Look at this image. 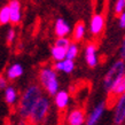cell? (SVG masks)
Masks as SVG:
<instances>
[{
    "label": "cell",
    "instance_id": "obj_1",
    "mask_svg": "<svg viewBox=\"0 0 125 125\" xmlns=\"http://www.w3.org/2000/svg\"><path fill=\"white\" fill-rule=\"evenodd\" d=\"M42 95V88L38 85H30L22 94L19 102V115L23 119H29L36 103Z\"/></svg>",
    "mask_w": 125,
    "mask_h": 125
},
{
    "label": "cell",
    "instance_id": "obj_2",
    "mask_svg": "<svg viewBox=\"0 0 125 125\" xmlns=\"http://www.w3.org/2000/svg\"><path fill=\"white\" fill-rule=\"evenodd\" d=\"M39 82L42 88L49 95H55L60 91V83L57 78V71L52 67H44L39 71Z\"/></svg>",
    "mask_w": 125,
    "mask_h": 125
},
{
    "label": "cell",
    "instance_id": "obj_3",
    "mask_svg": "<svg viewBox=\"0 0 125 125\" xmlns=\"http://www.w3.org/2000/svg\"><path fill=\"white\" fill-rule=\"evenodd\" d=\"M125 76V61L124 60H117L114 62L109 70L107 71V73L103 77L102 80V86L103 90L107 93H110L113 87L115 86V84L117 83V80H119L122 77Z\"/></svg>",
    "mask_w": 125,
    "mask_h": 125
},
{
    "label": "cell",
    "instance_id": "obj_4",
    "mask_svg": "<svg viewBox=\"0 0 125 125\" xmlns=\"http://www.w3.org/2000/svg\"><path fill=\"white\" fill-rule=\"evenodd\" d=\"M49 109H51L49 99L47 96H45V95H42L40 99L38 100V102L36 103V106H34L29 119L32 123H42L47 117Z\"/></svg>",
    "mask_w": 125,
    "mask_h": 125
},
{
    "label": "cell",
    "instance_id": "obj_5",
    "mask_svg": "<svg viewBox=\"0 0 125 125\" xmlns=\"http://www.w3.org/2000/svg\"><path fill=\"white\" fill-rule=\"evenodd\" d=\"M114 124L121 125L125 122V93L117 96L115 101V109H114Z\"/></svg>",
    "mask_w": 125,
    "mask_h": 125
},
{
    "label": "cell",
    "instance_id": "obj_6",
    "mask_svg": "<svg viewBox=\"0 0 125 125\" xmlns=\"http://www.w3.org/2000/svg\"><path fill=\"white\" fill-rule=\"evenodd\" d=\"M84 56H85V62L90 68H95L99 63V55H98V47L95 44L90 42L87 44L85 47V52H84Z\"/></svg>",
    "mask_w": 125,
    "mask_h": 125
},
{
    "label": "cell",
    "instance_id": "obj_7",
    "mask_svg": "<svg viewBox=\"0 0 125 125\" xmlns=\"http://www.w3.org/2000/svg\"><path fill=\"white\" fill-rule=\"evenodd\" d=\"M106 25V20L102 14H95L92 16L91 22H90V32L92 36L99 37L104 30Z\"/></svg>",
    "mask_w": 125,
    "mask_h": 125
},
{
    "label": "cell",
    "instance_id": "obj_8",
    "mask_svg": "<svg viewBox=\"0 0 125 125\" xmlns=\"http://www.w3.org/2000/svg\"><path fill=\"white\" fill-rule=\"evenodd\" d=\"M106 111V102H100L91 110V113L88 114L86 118V124L87 125H95L100 123V121L102 119L103 115Z\"/></svg>",
    "mask_w": 125,
    "mask_h": 125
},
{
    "label": "cell",
    "instance_id": "obj_9",
    "mask_svg": "<svg viewBox=\"0 0 125 125\" xmlns=\"http://www.w3.org/2000/svg\"><path fill=\"white\" fill-rule=\"evenodd\" d=\"M86 114L83 109H73L69 113L67 117V123L69 125H83L86 123Z\"/></svg>",
    "mask_w": 125,
    "mask_h": 125
},
{
    "label": "cell",
    "instance_id": "obj_10",
    "mask_svg": "<svg viewBox=\"0 0 125 125\" xmlns=\"http://www.w3.org/2000/svg\"><path fill=\"white\" fill-rule=\"evenodd\" d=\"M8 6H9V10H10V23L19 24L21 22V19H22L21 2L19 0H10Z\"/></svg>",
    "mask_w": 125,
    "mask_h": 125
},
{
    "label": "cell",
    "instance_id": "obj_11",
    "mask_svg": "<svg viewBox=\"0 0 125 125\" xmlns=\"http://www.w3.org/2000/svg\"><path fill=\"white\" fill-rule=\"evenodd\" d=\"M71 32V28L64 19H57L54 24V33L56 37H68Z\"/></svg>",
    "mask_w": 125,
    "mask_h": 125
},
{
    "label": "cell",
    "instance_id": "obj_12",
    "mask_svg": "<svg viewBox=\"0 0 125 125\" xmlns=\"http://www.w3.org/2000/svg\"><path fill=\"white\" fill-rule=\"evenodd\" d=\"M53 68L56 70L57 72H64V73H71L75 70V62L71 59L65 57L64 60L61 61H55Z\"/></svg>",
    "mask_w": 125,
    "mask_h": 125
},
{
    "label": "cell",
    "instance_id": "obj_13",
    "mask_svg": "<svg viewBox=\"0 0 125 125\" xmlns=\"http://www.w3.org/2000/svg\"><path fill=\"white\" fill-rule=\"evenodd\" d=\"M69 102H70V95L67 91H59L54 95V103L59 110L67 109Z\"/></svg>",
    "mask_w": 125,
    "mask_h": 125
},
{
    "label": "cell",
    "instance_id": "obj_14",
    "mask_svg": "<svg viewBox=\"0 0 125 125\" xmlns=\"http://www.w3.org/2000/svg\"><path fill=\"white\" fill-rule=\"evenodd\" d=\"M24 73V68L21 63H13L6 71V77L9 80H15Z\"/></svg>",
    "mask_w": 125,
    "mask_h": 125
},
{
    "label": "cell",
    "instance_id": "obj_15",
    "mask_svg": "<svg viewBox=\"0 0 125 125\" xmlns=\"http://www.w3.org/2000/svg\"><path fill=\"white\" fill-rule=\"evenodd\" d=\"M17 100H19V93H17L15 87H6L5 88V101H6V103H8L9 106H13L17 102Z\"/></svg>",
    "mask_w": 125,
    "mask_h": 125
},
{
    "label": "cell",
    "instance_id": "obj_16",
    "mask_svg": "<svg viewBox=\"0 0 125 125\" xmlns=\"http://www.w3.org/2000/svg\"><path fill=\"white\" fill-rule=\"evenodd\" d=\"M85 33H86V27L83 22H78L75 25L73 30H72V38L75 42H80L83 40L84 37H85Z\"/></svg>",
    "mask_w": 125,
    "mask_h": 125
},
{
    "label": "cell",
    "instance_id": "obj_17",
    "mask_svg": "<svg viewBox=\"0 0 125 125\" xmlns=\"http://www.w3.org/2000/svg\"><path fill=\"white\" fill-rule=\"evenodd\" d=\"M51 55H52V59L54 61L64 60L65 57H67V48L54 45L52 47V49H51Z\"/></svg>",
    "mask_w": 125,
    "mask_h": 125
},
{
    "label": "cell",
    "instance_id": "obj_18",
    "mask_svg": "<svg viewBox=\"0 0 125 125\" xmlns=\"http://www.w3.org/2000/svg\"><path fill=\"white\" fill-rule=\"evenodd\" d=\"M124 93H125V76L122 77L119 80H117V83L115 84V86L113 87V90H111L109 94H111L115 98H117V96L124 94Z\"/></svg>",
    "mask_w": 125,
    "mask_h": 125
},
{
    "label": "cell",
    "instance_id": "obj_19",
    "mask_svg": "<svg viewBox=\"0 0 125 125\" xmlns=\"http://www.w3.org/2000/svg\"><path fill=\"white\" fill-rule=\"evenodd\" d=\"M10 22V10H9V6H4L0 9V24H7Z\"/></svg>",
    "mask_w": 125,
    "mask_h": 125
},
{
    "label": "cell",
    "instance_id": "obj_20",
    "mask_svg": "<svg viewBox=\"0 0 125 125\" xmlns=\"http://www.w3.org/2000/svg\"><path fill=\"white\" fill-rule=\"evenodd\" d=\"M79 53V46L77 45L76 42H70V45L68 46L67 48V57L68 59H71V60H75Z\"/></svg>",
    "mask_w": 125,
    "mask_h": 125
},
{
    "label": "cell",
    "instance_id": "obj_21",
    "mask_svg": "<svg viewBox=\"0 0 125 125\" xmlns=\"http://www.w3.org/2000/svg\"><path fill=\"white\" fill-rule=\"evenodd\" d=\"M114 11L116 15H119L125 11V0H116L114 5Z\"/></svg>",
    "mask_w": 125,
    "mask_h": 125
},
{
    "label": "cell",
    "instance_id": "obj_22",
    "mask_svg": "<svg viewBox=\"0 0 125 125\" xmlns=\"http://www.w3.org/2000/svg\"><path fill=\"white\" fill-rule=\"evenodd\" d=\"M70 40L68 39V37H57V39L55 40V45L60 46V47H64L68 48V46L70 45Z\"/></svg>",
    "mask_w": 125,
    "mask_h": 125
},
{
    "label": "cell",
    "instance_id": "obj_23",
    "mask_svg": "<svg viewBox=\"0 0 125 125\" xmlns=\"http://www.w3.org/2000/svg\"><path fill=\"white\" fill-rule=\"evenodd\" d=\"M15 37H16V32L14 29H9L7 31V34H6V39H7V42L8 44H11V42L15 40Z\"/></svg>",
    "mask_w": 125,
    "mask_h": 125
},
{
    "label": "cell",
    "instance_id": "obj_24",
    "mask_svg": "<svg viewBox=\"0 0 125 125\" xmlns=\"http://www.w3.org/2000/svg\"><path fill=\"white\" fill-rule=\"evenodd\" d=\"M118 27L121 29H125V11L118 15Z\"/></svg>",
    "mask_w": 125,
    "mask_h": 125
},
{
    "label": "cell",
    "instance_id": "obj_25",
    "mask_svg": "<svg viewBox=\"0 0 125 125\" xmlns=\"http://www.w3.org/2000/svg\"><path fill=\"white\" fill-rule=\"evenodd\" d=\"M119 57L122 60L125 61V36L123 38V42H122V45H121V48H119Z\"/></svg>",
    "mask_w": 125,
    "mask_h": 125
},
{
    "label": "cell",
    "instance_id": "obj_26",
    "mask_svg": "<svg viewBox=\"0 0 125 125\" xmlns=\"http://www.w3.org/2000/svg\"><path fill=\"white\" fill-rule=\"evenodd\" d=\"M7 85V78H5L4 76H0V90H5Z\"/></svg>",
    "mask_w": 125,
    "mask_h": 125
},
{
    "label": "cell",
    "instance_id": "obj_27",
    "mask_svg": "<svg viewBox=\"0 0 125 125\" xmlns=\"http://www.w3.org/2000/svg\"><path fill=\"white\" fill-rule=\"evenodd\" d=\"M0 1H1V0H0Z\"/></svg>",
    "mask_w": 125,
    "mask_h": 125
}]
</instances>
